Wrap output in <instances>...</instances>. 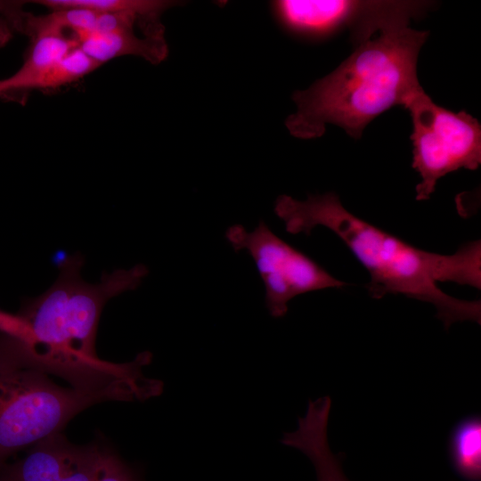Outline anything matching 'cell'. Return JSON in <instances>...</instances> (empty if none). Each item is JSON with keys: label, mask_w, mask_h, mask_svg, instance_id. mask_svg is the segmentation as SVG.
<instances>
[{"label": "cell", "mask_w": 481, "mask_h": 481, "mask_svg": "<svg viewBox=\"0 0 481 481\" xmlns=\"http://www.w3.org/2000/svg\"><path fill=\"white\" fill-rule=\"evenodd\" d=\"M276 216L291 234L309 235L316 226L335 233L367 269L370 296L387 294L432 304L446 330L456 322L481 323L480 300H463L444 292L438 282H454L481 289V240L468 241L451 255L428 252L368 223L348 211L334 192L298 200L279 196Z\"/></svg>", "instance_id": "6da1fadb"}, {"label": "cell", "mask_w": 481, "mask_h": 481, "mask_svg": "<svg viewBox=\"0 0 481 481\" xmlns=\"http://www.w3.org/2000/svg\"><path fill=\"white\" fill-rule=\"evenodd\" d=\"M83 263L79 254L66 257L53 284L22 305L18 314L29 332L22 342L42 368L72 387L134 390L148 379L143 367L151 363V354L143 352L125 363H110L98 357L95 342L105 304L136 289L148 268L140 264L117 269L104 273L98 283H89L81 277Z\"/></svg>", "instance_id": "7a4b0ae2"}, {"label": "cell", "mask_w": 481, "mask_h": 481, "mask_svg": "<svg viewBox=\"0 0 481 481\" xmlns=\"http://www.w3.org/2000/svg\"><path fill=\"white\" fill-rule=\"evenodd\" d=\"M428 35L397 25L356 45L331 73L293 93L297 110L285 120L289 134L314 139L331 124L360 139L375 118L394 106L404 107L423 90L417 62Z\"/></svg>", "instance_id": "3957f363"}, {"label": "cell", "mask_w": 481, "mask_h": 481, "mask_svg": "<svg viewBox=\"0 0 481 481\" xmlns=\"http://www.w3.org/2000/svg\"><path fill=\"white\" fill-rule=\"evenodd\" d=\"M51 376L20 339L0 332V469L13 454L61 432L86 408L106 401H135L124 390L65 387Z\"/></svg>", "instance_id": "277c9868"}, {"label": "cell", "mask_w": 481, "mask_h": 481, "mask_svg": "<svg viewBox=\"0 0 481 481\" xmlns=\"http://www.w3.org/2000/svg\"><path fill=\"white\" fill-rule=\"evenodd\" d=\"M412 122V167L421 180L416 200H425L435 192L437 181L448 173L481 164V125L461 110L453 112L435 103L421 90L404 106Z\"/></svg>", "instance_id": "5b68a950"}, {"label": "cell", "mask_w": 481, "mask_h": 481, "mask_svg": "<svg viewBox=\"0 0 481 481\" xmlns=\"http://www.w3.org/2000/svg\"><path fill=\"white\" fill-rule=\"evenodd\" d=\"M273 5L281 24L293 34L323 39L347 30L356 46L377 31L409 25L412 19L420 18L432 8L434 2L281 0Z\"/></svg>", "instance_id": "8992f818"}, {"label": "cell", "mask_w": 481, "mask_h": 481, "mask_svg": "<svg viewBox=\"0 0 481 481\" xmlns=\"http://www.w3.org/2000/svg\"><path fill=\"white\" fill-rule=\"evenodd\" d=\"M225 237L235 252L245 249L252 257L265 284V306L274 318L284 316L288 303L298 295L348 285L277 236L264 221L251 232L232 225Z\"/></svg>", "instance_id": "52a82bcc"}, {"label": "cell", "mask_w": 481, "mask_h": 481, "mask_svg": "<svg viewBox=\"0 0 481 481\" xmlns=\"http://www.w3.org/2000/svg\"><path fill=\"white\" fill-rule=\"evenodd\" d=\"M330 406V396L309 401L305 416L298 420L297 429L285 433L281 442L299 450L310 459L315 468L317 481H348L329 445Z\"/></svg>", "instance_id": "ba28073f"}, {"label": "cell", "mask_w": 481, "mask_h": 481, "mask_svg": "<svg viewBox=\"0 0 481 481\" xmlns=\"http://www.w3.org/2000/svg\"><path fill=\"white\" fill-rule=\"evenodd\" d=\"M83 446L61 434L51 435L27 449L25 456L0 469V481H60L79 458Z\"/></svg>", "instance_id": "9c48e42d"}, {"label": "cell", "mask_w": 481, "mask_h": 481, "mask_svg": "<svg viewBox=\"0 0 481 481\" xmlns=\"http://www.w3.org/2000/svg\"><path fill=\"white\" fill-rule=\"evenodd\" d=\"M71 34L78 47L102 65L124 55L139 56L158 64L165 60L168 53L164 35L139 36L135 28Z\"/></svg>", "instance_id": "30bf717a"}, {"label": "cell", "mask_w": 481, "mask_h": 481, "mask_svg": "<svg viewBox=\"0 0 481 481\" xmlns=\"http://www.w3.org/2000/svg\"><path fill=\"white\" fill-rule=\"evenodd\" d=\"M77 46L71 33H46L31 37L22 65L14 74L0 80V96L29 91L35 79Z\"/></svg>", "instance_id": "8fae6325"}, {"label": "cell", "mask_w": 481, "mask_h": 481, "mask_svg": "<svg viewBox=\"0 0 481 481\" xmlns=\"http://www.w3.org/2000/svg\"><path fill=\"white\" fill-rule=\"evenodd\" d=\"M451 454L457 471L465 478L479 481L481 477V420L471 417L453 430Z\"/></svg>", "instance_id": "7c38bea8"}, {"label": "cell", "mask_w": 481, "mask_h": 481, "mask_svg": "<svg viewBox=\"0 0 481 481\" xmlns=\"http://www.w3.org/2000/svg\"><path fill=\"white\" fill-rule=\"evenodd\" d=\"M101 66L102 64L77 46L35 79L29 91L58 89L80 80Z\"/></svg>", "instance_id": "4fadbf2b"}, {"label": "cell", "mask_w": 481, "mask_h": 481, "mask_svg": "<svg viewBox=\"0 0 481 481\" xmlns=\"http://www.w3.org/2000/svg\"><path fill=\"white\" fill-rule=\"evenodd\" d=\"M29 3L45 6L50 10L82 8L98 12L162 14L175 2L165 0H37Z\"/></svg>", "instance_id": "5bb4252c"}, {"label": "cell", "mask_w": 481, "mask_h": 481, "mask_svg": "<svg viewBox=\"0 0 481 481\" xmlns=\"http://www.w3.org/2000/svg\"><path fill=\"white\" fill-rule=\"evenodd\" d=\"M103 450L97 444L84 445L76 463L60 481H96Z\"/></svg>", "instance_id": "9a60e30c"}, {"label": "cell", "mask_w": 481, "mask_h": 481, "mask_svg": "<svg viewBox=\"0 0 481 481\" xmlns=\"http://www.w3.org/2000/svg\"><path fill=\"white\" fill-rule=\"evenodd\" d=\"M96 481H141L137 474L116 453L104 448Z\"/></svg>", "instance_id": "2e32d148"}, {"label": "cell", "mask_w": 481, "mask_h": 481, "mask_svg": "<svg viewBox=\"0 0 481 481\" xmlns=\"http://www.w3.org/2000/svg\"><path fill=\"white\" fill-rule=\"evenodd\" d=\"M0 332L20 340H26L29 336V329L18 314H11L2 310H0Z\"/></svg>", "instance_id": "e0dca14e"}, {"label": "cell", "mask_w": 481, "mask_h": 481, "mask_svg": "<svg viewBox=\"0 0 481 481\" xmlns=\"http://www.w3.org/2000/svg\"><path fill=\"white\" fill-rule=\"evenodd\" d=\"M13 35V29L9 22L2 16H0V48L5 46Z\"/></svg>", "instance_id": "ac0fdd59"}]
</instances>
